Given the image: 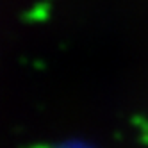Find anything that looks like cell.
<instances>
[{
    "instance_id": "6da1fadb",
    "label": "cell",
    "mask_w": 148,
    "mask_h": 148,
    "mask_svg": "<svg viewBox=\"0 0 148 148\" xmlns=\"http://www.w3.org/2000/svg\"><path fill=\"white\" fill-rule=\"evenodd\" d=\"M54 148H93V146L80 141V143H61V145H56Z\"/></svg>"
}]
</instances>
